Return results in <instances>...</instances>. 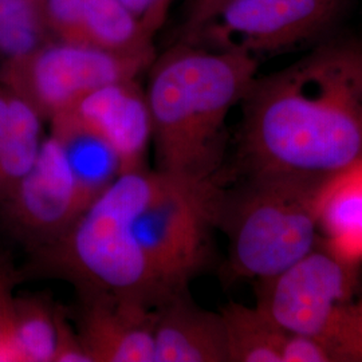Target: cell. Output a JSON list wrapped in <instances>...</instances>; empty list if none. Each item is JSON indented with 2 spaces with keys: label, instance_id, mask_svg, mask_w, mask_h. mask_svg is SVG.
<instances>
[{
  "label": "cell",
  "instance_id": "cell-21",
  "mask_svg": "<svg viewBox=\"0 0 362 362\" xmlns=\"http://www.w3.org/2000/svg\"><path fill=\"white\" fill-rule=\"evenodd\" d=\"M54 362H90L82 345L77 327L70 315V310L61 303L57 308V334Z\"/></svg>",
  "mask_w": 362,
  "mask_h": 362
},
{
  "label": "cell",
  "instance_id": "cell-14",
  "mask_svg": "<svg viewBox=\"0 0 362 362\" xmlns=\"http://www.w3.org/2000/svg\"><path fill=\"white\" fill-rule=\"evenodd\" d=\"M62 146L85 209L122 175L116 151L100 136L61 118L50 121V133Z\"/></svg>",
  "mask_w": 362,
  "mask_h": 362
},
{
  "label": "cell",
  "instance_id": "cell-12",
  "mask_svg": "<svg viewBox=\"0 0 362 362\" xmlns=\"http://www.w3.org/2000/svg\"><path fill=\"white\" fill-rule=\"evenodd\" d=\"M52 39L119 54L155 52L140 21L119 0H42Z\"/></svg>",
  "mask_w": 362,
  "mask_h": 362
},
{
  "label": "cell",
  "instance_id": "cell-10",
  "mask_svg": "<svg viewBox=\"0 0 362 362\" xmlns=\"http://www.w3.org/2000/svg\"><path fill=\"white\" fill-rule=\"evenodd\" d=\"M54 118L65 119L100 136L116 151L122 173L148 168L152 119L146 94L137 79L101 86Z\"/></svg>",
  "mask_w": 362,
  "mask_h": 362
},
{
  "label": "cell",
  "instance_id": "cell-23",
  "mask_svg": "<svg viewBox=\"0 0 362 362\" xmlns=\"http://www.w3.org/2000/svg\"><path fill=\"white\" fill-rule=\"evenodd\" d=\"M228 0H185L182 7L180 42H191L199 30Z\"/></svg>",
  "mask_w": 362,
  "mask_h": 362
},
{
  "label": "cell",
  "instance_id": "cell-4",
  "mask_svg": "<svg viewBox=\"0 0 362 362\" xmlns=\"http://www.w3.org/2000/svg\"><path fill=\"white\" fill-rule=\"evenodd\" d=\"M329 184L290 176H236L220 184L215 226L227 239L221 279L262 281L285 272L321 240L320 206Z\"/></svg>",
  "mask_w": 362,
  "mask_h": 362
},
{
  "label": "cell",
  "instance_id": "cell-24",
  "mask_svg": "<svg viewBox=\"0 0 362 362\" xmlns=\"http://www.w3.org/2000/svg\"><path fill=\"white\" fill-rule=\"evenodd\" d=\"M133 13L145 30L153 35L164 23L173 0H119Z\"/></svg>",
  "mask_w": 362,
  "mask_h": 362
},
{
  "label": "cell",
  "instance_id": "cell-2",
  "mask_svg": "<svg viewBox=\"0 0 362 362\" xmlns=\"http://www.w3.org/2000/svg\"><path fill=\"white\" fill-rule=\"evenodd\" d=\"M246 52L179 42L149 66L145 90L155 168L181 179L226 181L227 118L258 76Z\"/></svg>",
  "mask_w": 362,
  "mask_h": 362
},
{
  "label": "cell",
  "instance_id": "cell-11",
  "mask_svg": "<svg viewBox=\"0 0 362 362\" xmlns=\"http://www.w3.org/2000/svg\"><path fill=\"white\" fill-rule=\"evenodd\" d=\"M70 315L90 362H153L156 309L106 294H77Z\"/></svg>",
  "mask_w": 362,
  "mask_h": 362
},
{
  "label": "cell",
  "instance_id": "cell-22",
  "mask_svg": "<svg viewBox=\"0 0 362 362\" xmlns=\"http://www.w3.org/2000/svg\"><path fill=\"white\" fill-rule=\"evenodd\" d=\"M282 362H337L336 356L318 338L287 334Z\"/></svg>",
  "mask_w": 362,
  "mask_h": 362
},
{
  "label": "cell",
  "instance_id": "cell-19",
  "mask_svg": "<svg viewBox=\"0 0 362 362\" xmlns=\"http://www.w3.org/2000/svg\"><path fill=\"white\" fill-rule=\"evenodd\" d=\"M52 40L42 0H0V59L7 61Z\"/></svg>",
  "mask_w": 362,
  "mask_h": 362
},
{
  "label": "cell",
  "instance_id": "cell-1",
  "mask_svg": "<svg viewBox=\"0 0 362 362\" xmlns=\"http://www.w3.org/2000/svg\"><path fill=\"white\" fill-rule=\"evenodd\" d=\"M226 180L274 175L330 184L362 165V38L321 39L290 65L257 76Z\"/></svg>",
  "mask_w": 362,
  "mask_h": 362
},
{
  "label": "cell",
  "instance_id": "cell-17",
  "mask_svg": "<svg viewBox=\"0 0 362 362\" xmlns=\"http://www.w3.org/2000/svg\"><path fill=\"white\" fill-rule=\"evenodd\" d=\"M43 122L30 105L13 94L10 124L0 141V202L34 167L45 140Z\"/></svg>",
  "mask_w": 362,
  "mask_h": 362
},
{
  "label": "cell",
  "instance_id": "cell-15",
  "mask_svg": "<svg viewBox=\"0 0 362 362\" xmlns=\"http://www.w3.org/2000/svg\"><path fill=\"white\" fill-rule=\"evenodd\" d=\"M228 362H282L287 333L257 306L228 302L220 309Z\"/></svg>",
  "mask_w": 362,
  "mask_h": 362
},
{
  "label": "cell",
  "instance_id": "cell-16",
  "mask_svg": "<svg viewBox=\"0 0 362 362\" xmlns=\"http://www.w3.org/2000/svg\"><path fill=\"white\" fill-rule=\"evenodd\" d=\"M320 228L348 257L362 258V165L332 181L320 206Z\"/></svg>",
  "mask_w": 362,
  "mask_h": 362
},
{
  "label": "cell",
  "instance_id": "cell-9",
  "mask_svg": "<svg viewBox=\"0 0 362 362\" xmlns=\"http://www.w3.org/2000/svg\"><path fill=\"white\" fill-rule=\"evenodd\" d=\"M83 211L62 146L52 134L34 167L0 202L4 228L28 254L58 240Z\"/></svg>",
  "mask_w": 362,
  "mask_h": 362
},
{
  "label": "cell",
  "instance_id": "cell-20",
  "mask_svg": "<svg viewBox=\"0 0 362 362\" xmlns=\"http://www.w3.org/2000/svg\"><path fill=\"white\" fill-rule=\"evenodd\" d=\"M22 282L19 269L0 252V362H25L16 336L15 287Z\"/></svg>",
  "mask_w": 362,
  "mask_h": 362
},
{
  "label": "cell",
  "instance_id": "cell-8",
  "mask_svg": "<svg viewBox=\"0 0 362 362\" xmlns=\"http://www.w3.org/2000/svg\"><path fill=\"white\" fill-rule=\"evenodd\" d=\"M348 0H228L191 42L255 58L322 38Z\"/></svg>",
  "mask_w": 362,
  "mask_h": 362
},
{
  "label": "cell",
  "instance_id": "cell-5",
  "mask_svg": "<svg viewBox=\"0 0 362 362\" xmlns=\"http://www.w3.org/2000/svg\"><path fill=\"white\" fill-rule=\"evenodd\" d=\"M356 259L327 240L278 275L257 281V308L287 334L325 342L337 362L362 361V303Z\"/></svg>",
  "mask_w": 362,
  "mask_h": 362
},
{
  "label": "cell",
  "instance_id": "cell-18",
  "mask_svg": "<svg viewBox=\"0 0 362 362\" xmlns=\"http://www.w3.org/2000/svg\"><path fill=\"white\" fill-rule=\"evenodd\" d=\"M16 336L25 362H54L58 302L46 293L16 296Z\"/></svg>",
  "mask_w": 362,
  "mask_h": 362
},
{
  "label": "cell",
  "instance_id": "cell-6",
  "mask_svg": "<svg viewBox=\"0 0 362 362\" xmlns=\"http://www.w3.org/2000/svg\"><path fill=\"white\" fill-rule=\"evenodd\" d=\"M221 182L177 179L134 219L137 243L169 297L189 288L212 262Z\"/></svg>",
  "mask_w": 362,
  "mask_h": 362
},
{
  "label": "cell",
  "instance_id": "cell-7",
  "mask_svg": "<svg viewBox=\"0 0 362 362\" xmlns=\"http://www.w3.org/2000/svg\"><path fill=\"white\" fill-rule=\"evenodd\" d=\"M156 52L119 54L52 39L3 61L0 83L30 105L45 122L85 94L119 81L137 79Z\"/></svg>",
  "mask_w": 362,
  "mask_h": 362
},
{
  "label": "cell",
  "instance_id": "cell-13",
  "mask_svg": "<svg viewBox=\"0 0 362 362\" xmlns=\"http://www.w3.org/2000/svg\"><path fill=\"white\" fill-rule=\"evenodd\" d=\"M153 362H228L219 313L194 302L189 288L156 308Z\"/></svg>",
  "mask_w": 362,
  "mask_h": 362
},
{
  "label": "cell",
  "instance_id": "cell-3",
  "mask_svg": "<svg viewBox=\"0 0 362 362\" xmlns=\"http://www.w3.org/2000/svg\"><path fill=\"white\" fill-rule=\"evenodd\" d=\"M181 177L144 168L122 173L58 240L28 254V278L59 279L77 294H106L151 309L169 297L133 231L137 215Z\"/></svg>",
  "mask_w": 362,
  "mask_h": 362
}]
</instances>
